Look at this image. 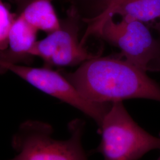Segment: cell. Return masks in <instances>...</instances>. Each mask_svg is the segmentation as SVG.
<instances>
[{"mask_svg":"<svg viewBox=\"0 0 160 160\" xmlns=\"http://www.w3.org/2000/svg\"><path fill=\"white\" fill-rule=\"evenodd\" d=\"M67 78L86 99L95 103L144 98L160 102V86L146 72L125 59L97 56L82 63Z\"/></svg>","mask_w":160,"mask_h":160,"instance_id":"6da1fadb","label":"cell"},{"mask_svg":"<svg viewBox=\"0 0 160 160\" xmlns=\"http://www.w3.org/2000/svg\"><path fill=\"white\" fill-rule=\"evenodd\" d=\"M70 137L58 140L52 137V126L43 122H23L12 139L15 156L7 160H88L82 145L85 122L75 119L68 126Z\"/></svg>","mask_w":160,"mask_h":160,"instance_id":"7a4b0ae2","label":"cell"},{"mask_svg":"<svg viewBox=\"0 0 160 160\" xmlns=\"http://www.w3.org/2000/svg\"><path fill=\"white\" fill-rule=\"evenodd\" d=\"M145 24L131 17L109 16L89 23L81 44L91 34H96L110 45L118 48L129 62L143 71H151L157 59L160 45Z\"/></svg>","mask_w":160,"mask_h":160,"instance_id":"3957f363","label":"cell"},{"mask_svg":"<svg viewBox=\"0 0 160 160\" xmlns=\"http://www.w3.org/2000/svg\"><path fill=\"white\" fill-rule=\"evenodd\" d=\"M101 142L94 153L104 160H138L154 149H160V137H155L139 126L122 102L112 103L98 128Z\"/></svg>","mask_w":160,"mask_h":160,"instance_id":"277c9868","label":"cell"},{"mask_svg":"<svg viewBox=\"0 0 160 160\" xmlns=\"http://www.w3.org/2000/svg\"><path fill=\"white\" fill-rule=\"evenodd\" d=\"M1 67L12 71L40 91L79 110L94 120L98 128L112 106L111 103H95L86 99L67 78L51 69L16 64H7Z\"/></svg>","mask_w":160,"mask_h":160,"instance_id":"5b68a950","label":"cell"},{"mask_svg":"<svg viewBox=\"0 0 160 160\" xmlns=\"http://www.w3.org/2000/svg\"><path fill=\"white\" fill-rule=\"evenodd\" d=\"M74 23L61 24V28L37 41L30 56L40 58L48 66H73L98 55L90 53L78 42Z\"/></svg>","mask_w":160,"mask_h":160,"instance_id":"8992f818","label":"cell"},{"mask_svg":"<svg viewBox=\"0 0 160 160\" xmlns=\"http://www.w3.org/2000/svg\"><path fill=\"white\" fill-rule=\"evenodd\" d=\"M96 15L86 20L99 22L109 16L131 17L160 32V0H96Z\"/></svg>","mask_w":160,"mask_h":160,"instance_id":"52a82bcc","label":"cell"},{"mask_svg":"<svg viewBox=\"0 0 160 160\" xmlns=\"http://www.w3.org/2000/svg\"><path fill=\"white\" fill-rule=\"evenodd\" d=\"M38 32L20 14L10 33L8 48L1 52V65L15 64L23 58L30 56L29 52L37 42Z\"/></svg>","mask_w":160,"mask_h":160,"instance_id":"ba28073f","label":"cell"},{"mask_svg":"<svg viewBox=\"0 0 160 160\" xmlns=\"http://www.w3.org/2000/svg\"><path fill=\"white\" fill-rule=\"evenodd\" d=\"M50 0H31L20 15L38 31L49 34L61 28V23Z\"/></svg>","mask_w":160,"mask_h":160,"instance_id":"9c48e42d","label":"cell"},{"mask_svg":"<svg viewBox=\"0 0 160 160\" xmlns=\"http://www.w3.org/2000/svg\"><path fill=\"white\" fill-rule=\"evenodd\" d=\"M17 17L10 12L7 5L0 2V49L4 52L8 48L9 36Z\"/></svg>","mask_w":160,"mask_h":160,"instance_id":"30bf717a","label":"cell"},{"mask_svg":"<svg viewBox=\"0 0 160 160\" xmlns=\"http://www.w3.org/2000/svg\"><path fill=\"white\" fill-rule=\"evenodd\" d=\"M158 37L157 38L158 42H159V45H160V51H159V53L157 59H156L155 63H154L152 68V71H160V32H158Z\"/></svg>","mask_w":160,"mask_h":160,"instance_id":"8fae6325","label":"cell"},{"mask_svg":"<svg viewBox=\"0 0 160 160\" xmlns=\"http://www.w3.org/2000/svg\"><path fill=\"white\" fill-rule=\"evenodd\" d=\"M157 160H160V155L159 156V157L158 158V159H157Z\"/></svg>","mask_w":160,"mask_h":160,"instance_id":"7c38bea8","label":"cell"},{"mask_svg":"<svg viewBox=\"0 0 160 160\" xmlns=\"http://www.w3.org/2000/svg\"><path fill=\"white\" fill-rule=\"evenodd\" d=\"M50 1H52V0H50Z\"/></svg>","mask_w":160,"mask_h":160,"instance_id":"4fadbf2b","label":"cell"}]
</instances>
